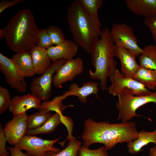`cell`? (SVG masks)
Segmentation results:
<instances>
[{
  "mask_svg": "<svg viewBox=\"0 0 156 156\" xmlns=\"http://www.w3.org/2000/svg\"><path fill=\"white\" fill-rule=\"evenodd\" d=\"M78 46L74 41L66 40L60 44L48 48L47 51L52 62L62 59L67 60L74 58L76 56Z\"/></svg>",
  "mask_w": 156,
  "mask_h": 156,
  "instance_id": "obj_14",
  "label": "cell"
},
{
  "mask_svg": "<svg viewBox=\"0 0 156 156\" xmlns=\"http://www.w3.org/2000/svg\"><path fill=\"white\" fill-rule=\"evenodd\" d=\"M107 150L104 146L91 150L83 146L79 148L77 156H109Z\"/></svg>",
  "mask_w": 156,
  "mask_h": 156,
  "instance_id": "obj_30",
  "label": "cell"
},
{
  "mask_svg": "<svg viewBox=\"0 0 156 156\" xmlns=\"http://www.w3.org/2000/svg\"><path fill=\"white\" fill-rule=\"evenodd\" d=\"M114 52L115 56L121 62V73L133 78L140 66L136 60V56L130 51L116 45Z\"/></svg>",
  "mask_w": 156,
  "mask_h": 156,
  "instance_id": "obj_16",
  "label": "cell"
},
{
  "mask_svg": "<svg viewBox=\"0 0 156 156\" xmlns=\"http://www.w3.org/2000/svg\"><path fill=\"white\" fill-rule=\"evenodd\" d=\"M127 8L133 14L148 18L156 16V0H125Z\"/></svg>",
  "mask_w": 156,
  "mask_h": 156,
  "instance_id": "obj_17",
  "label": "cell"
},
{
  "mask_svg": "<svg viewBox=\"0 0 156 156\" xmlns=\"http://www.w3.org/2000/svg\"><path fill=\"white\" fill-rule=\"evenodd\" d=\"M144 22L150 30L152 36L156 44V16L145 18Z\"/></svg>",
  "mask_w": 156,
  "mask_h": 156,
  "instance_id": "obj_33",
  "label": "cell"
},
{
  "mask_svg": "<svg viewBox=\"0 0 156 156\" xmlns=\"http://www.w3.org/2000/svg\"><path fill=\"white\" fill-rule=\"evenodd\" d=\"M41 104L40 100L29 93L12 98L9 110L13 115H19L26 113L27 110L32 108L39 110Z\"/></svg>",
  "mask_w": 156,
  "mask_h": 156,
  "instance_id": "obj_13",
  "label": "cell"
},
{
  "mask_svg": "<svg viewBox=\"0 0 156 156\" xmlns=\"http://www.w3.org/2000/svg\"><path fill=\"white\" fill-rule=\"evenodd\" d=\"M109 78L111 84L108 88V92L114 96L124 94L140 96L152 92L141 83L121 73L117 68L114 70Z\"/></svg>",
  "mask_w": 156,
  "mask_h": 156,
  "instance_id": "obj_6",
  "label": "cell"
},
{
  "mask_svg": "<svg viewBox=\"0 0 156 156\" xmlns=\"http://www.w3.org/2000/svg\"><path fill=\"white\" fill-rule=\"evenodd\" d=\"M0 70L10 86L20 93L25 92L27 85L25 77L12 60L0 53Z\"/></svg>",
  "mask_w": 156,
  "mask_h": 156,
  "instance_id": "obj_10",
  "label": "cell"
},
{
  "mask_svg": "<svg viewBox=\"0 0 156 156\" xmlns=\"http://www.w3.org/2000/svg\"><path fill=\"white\" fill-rule=\"evenodd\" d=\"M35 74H42L51 63L47 49L35 46L30 51Z\"/></svg>",
  "mask_w": 156,
  "mask_h": 156,
  "instance_id": "obj_18",
  "label": "cell"
},
{
  "mask_svg": "<svg viewBox=\"0 0 156 156\" xmlns=\"http://www.w3.org/2000/svg\"><path fill=\"white\" fill-rule=\"evenodd\" d=\"M133 78L144 85L149 90L156 88V70L144 68L140 65Z\"/></svg>",
  "mask_w": 156,
  "mask_h": 156,
  "instance_id": "obj_21",
  "label": "cell"
},
{
  "mask_svg": "<svg viewBox=\"0 0 156 156\" xmlns=\"http://www.w3.org/2000/svg\"><path fill=\"white\" fill-rule=\"evenodd\" d=\"M28 117L26 113L13 115L4 129L7 142L10 144L15 145L25 135L27 131Z\"/></svg>",
  "mask_w": 156,
  "mask_h": 156,
  "instance_id": "obj_12",
  "label": "cell"
},
{
  "mask_svg": "<svg viewBox=\"0 0 156 156\" xmlns=\"http://www.w3.org/2000/svg\"><path fill=\"white\" fill-rule=\"evenodd\" d=\"M23 0L3 1L0 2V14L5 9L13 7L22 2Z\"/></svg>",
  "mask_w": 156,
  "mask_h": 156,
  "instance_id": "obj_34",
  "label": "cell"
},
{
  "mask_svg": "<svg viewBox=\"0 0 156 156\" xmlns=\"http://www.w3.org/2000/svg\"><path fill=\"white\" fill-rule=\"evenodd\" d=\"M82 135L83 146L88 148L92 144H104L108 150L118 143H129L137 139L139 132L134 122L110 123L96 122L88 118L84 123Z\"/></svg>",
  "mask_w": 156,
  "mask_h": 156,
  "instance_id": "obj_1",
  "label": "cell"
},
{
  "mask_svg": "<svg viewBox=\"0 0 156 156\" xmlns=\"http://www.w3.org/2000/svg\"><path fill=\"white\" fill-rule=\"evenodd\" d=\"M7 141L5 137L4 129L2 125L0 124V156H10L9 153L6 148Z\"/></svg>",
  "mask_w": 156,
  "mask_h": 156,
  "instance_id": "obj_32",
  "label": "cell"
},
{
  "mask_svg": "<svg viewBox=\"0 0 156 156\" xmlns=\"http://www.w3.org/2000/svg\"><path fill=\"white\" fill-rule=\"evenodd\" d=\"M39 30L31 10L25 8L18 10L0 29V37L16 53L30 52L36 46Z\"/></svg>",
  "mask_w": 156,
  "mask_h": 156,
  "instance_id": "obj_2",
  "label": "cell"
},
{
  "mask_svg": "<svg viewBox=\"0 0 156 156\" xmlns=\"http://www.w3.org/2000/svg\"><path fill=\"white\" fill-rule=\"evenodd\" d=\"M11 59L25 77H30L36 74L29 52L16 53Z\"/></svg>",
  "mask_w": 156,
  "mask_h": 156,
  "instance_id": "obj_19",
  "label": "cell"
},
{
  "mask_svg": "<svg viewBox=\"0 0 156 156\" xmlns=\"http://www.w3.org/2000/svg\"><path fill=\"white\" fill-rule=\"evenodd\" d=\"M66 60L62 59L52 62L48 69L31 82V94L40 100L48 101L50 98L54 75Z\"/></svg>",
  "mask_w": 156,
  "mask_h": 156,
  "instance_id": "obj_7",
  "label": "cell"
},
{
  "mask_svg": "<svg viewBox=\"0 0 156 156\" xmlns=\"http://www.w3.org/2000/svg\"><path fill=\"white\" fill-rule=\"evenodd\" d=\"M84 10L99 27L101 24L98 14L99 10L103 6L102 0H78Z\"/></svg>",
  "mask_w": 156,
  "mask_h": 156,
  "instance_id": "obj_24",
  "label": "cell"
},
{
  "mask_svg": "<svg viewBox=\"0 0 156 156\" xmlns=\"http://www.w3.org/2000/svg\"><path fill=\"white\" fill-rule=\"evenodd\" d=\"M99 86L98 83L92 81L84 83L81 87L77 83H74L70 85L68 91L60 96L62 100L69 96H76L81 102L85 103L87 101V97L91 94H94L99 98Z\"/></svg>",
  "mask_w": 156,
  "mask_h": 156,
  "instance_id": "obj_15",
  "label": "cell"
},
{
  "mask_svg": "<svg viewBox=\"0 0 156 156\" xmlns=\"http://www.w3.org/2000/svg\"><path fill=\"white\" fill-rule=\"evenodd\" d=\"M8 90L1 86H0V114L3 113L9 107L11 101Z\"/></svg>",
  "mask_w": 156,
  "mask_h": 156,
  "instance_id": "obj_31",
  "label": "cell"
},
{
  "mask_svg": "<svg viewBox=\"0 0 156 156\" xmlns=\"http://www.w3.org/2000/svg\"><path fill=\"white\" fill-rule=\"evenodd\" d=\"M110 34L116 45L124 48L131 52L136 56H140L142 50L138 44V41L133 28L125 23H113Z\"/></svg>",
  "mask_w": 156,
  "mask_h": 156,
  "instance_id": "obj_8",
  "label": "cell"
},
{
  "mask_svg": "<svg viewBox=\"0 0 156 156\" xmlns=\"http://www.w3.org/2000/svg\"><path fill=\"white\" fill-rule=\"evenodd\" d=\"M149 156H156V144L150 149Z\"/></svg>",
  "mask_w": 156,
  "mask_h": 156,
  "instance_id": "obj_36",
  "label": "cell"
},
{
  "mask_svg": "<svg viewBox=\"0 0 156 156\" xmlns=\"http://www.w3.org/2000/svg\"><path fill=\"white\" fill-rule=\"evenodd\" d=\"M150 143L156 144V129L151 132L144 130L139 132L138 138L127 143L128 152L132 154H138L142 148Z\"/></svg>",
  "mask_w": 156,
  "mask_h": 156,
  "instance_id": "obj_20",
  "label": "cell"
},
{
  "mask_svg": "<svg viewBox=\"0 0 156 156\" xmlns=\"http://www.w3.org/2000/svg\"><path fill=\"white\" fill-rule=\"evenodd\" d=\"M118 97L115 105L119 111L117 119L122 122H128L135 117L143 116L136 113V110L140 107L150 103H156V90L146 95L124 94Z\"/></svg>",
  "mask_w": 156,
  "mask_h": 156,
  "instance_id": "obj_5",
  "label": "cell"
},
{
  "mask_svg": "<svg viewBox=\"0 0 156 156\" xmlns=\"http://www.w3.org/2000/svg\"><path fill=\"white\" fill-rule=\"evenodd\" d=\"M81 144V141L74 137L69 139L68 146L61 151L57 153L49 151L47 152L46 156H77Z\"/></svg>",
  "mask_w": 156,
  "mask_h": 156,
  "instance_id": "obj_26",
  "label": "cell"
},
{
  "mask_svg": "<svg viewBox=\"0 0 156 156\" xmlns=\"http://www.w3.org/2000/svg\"><path fill=\"white\" fill-rule=\"evenodd\" d=\"M44 140L33 135H25L15 145L21 150L26 151L25 153L29 156H46L47 152L56 153L60 149L53 145L60 139Z\"/></svg>",
  "mask_w": 156,
  "mask_h": 156,
  "instance_id": "obj_9",
  "label": "cell"
},
{
  "mask_svg": "<svg viewBox=\"0 0 156 156\" xmlns=\"http://www.w3.org/2000/svg\"><path fill=\"white\" fill-rule=\"evenodd\" d=\"M62 101L60 96L55 97L51 101H44L41 104L39 109H46L49 111L62 113L67 107L62 104Z\"/></svg>",
  "mask_w": 156,
  "mask_h": 156,
  "instance_id": "obj_27",
  "label": "cell"
},
{
  "mask_svg": "<svg viewBox=\"0 0 156 156\" xmlns=\"http://www.w3.org/2000/svg\"><path fill=\"white\" fill-rule=\"evenodd\" d=\"M53 45L47 29L39 30L37 35L36 46L47 49Z\"/></svg>",
  "mask_w": 156,
  "mask_h": 156,
  "instance_id": "obj_29",
  "label": "cell"
},
{
  "mask_svg": "<svg viewBox=\"0 0 156 156\" xmlns=\"http://www.w3.org/2000/svg\"><path fill=\"white\" fill-rule=\"evenodd\" d=\"M139 57L140 65L144 68L156 70V45L149 44L142 49Z\"/></svg>",
  "mask_w": 156,
  "mask_h": 156,
  "instance_id": "obj_23",
  "label": "cell"
},
{
  "mask_svg": "<svg viewBox=\"0 0 156 156\" xmlns=\"http://www.w3.org/2000/svg\"><path fill=\"white\" fill-rule=\"evenodd\" d=\"M66 19L73 41L86 52L90 53L100 38L101 27L89 17L78 0L73 1L67 8Z\"/></svg>",
  "mask_w": 156,
  "mask_h": 156,
  "instance_id": "obj_3",
  "label": "cell"
},
{
  "mask_svg": "<svg viewBox=\"0 0 156 156\" xmlns=\"http://www.w3.org/2000/svg\"><path fill=\"white\" fill-rule=\"evenodd\" d=\"M46 109H40L39 111L28 117L27 131L38 128L42 126L51 115Z\"/></svg>",
  "mask_w": 156,
  "mask_h": 156,
  "instance_id": "obj_25",
  "label": "cell"
},
{
  "mask_svg": "<svg viewBox=\"0 0 156 156\" xmlns=\"http://www.w3.org/2000/svg\"><path fill=\"white\" fill-rule=\"evenodd\" d=\"M84 69L83 59L78 57L66 61L60 67L54 75L53 83L57 88L68 81H72L77 76L81 75Z\"/></svg>",
  "mask_w": 156,
  "mask_h": 156,
  "instance_id": "obj_11",
  "label": "cell"
},
{
  "mask_svg": "<svg viewBox=\"0 0 156 156\" xmlns=\"http://www.w3.org/2000/svg\"><path fill=\"white\" fill-rule=\"evenodd\" d=\"M63 114L58 112L51 115L49 119L41 127L27 131V135H33L40 134L49 133L54 131L56 127L62 123Z\"/></svg>",
  "mask_w": 156,
  "mask_h": 156,
  "instance_id": "obj_22",
  "label": "cell"
},
{
  "mask_svg": "<svg viewBox=\"0 0 156 156\" xmlns=\"http://www.w3.org/2000/svg\"><path fill=\"white\" fill-rule=\"evenodd\" d=\"M115 44L108 28L101 31L100 38L92 46L90 53L91 64L95 70H89V77L100 81L101 89H107V80L109 75L117 68L114 58Z\"/></svg>",
  "mask_w": 156,
  "mask_h": 156,
  "instance_id": "obj_4",
  "label": "cell"
},
{
  "mask_svg": "<svg viewBox=\"0 0 156 156\" xmlns=\"http://www.w3.org/2000/svg\"><path fill=\"white\" fill-rule=\"evenodd\" d=\"M7 148L10 152L11 156H29L22 152L16 145L13 147H8Z\"/></svg>",
  "mask_w": 156,
  "mask_h": 156,
  "instance_id": "obj_35",
  "label": "cell"
},
{
  "mask_svg": "<svg viewBox=\"0 0 156 156\" xmlns=\"http://www.w3.org/2000/svg\"><path fill=\"white\" fill-rule=\"evenodd\" d=\"M53 45H56L64 42L65 39L64 34L58 26L53 25L46 28Z\"/></svg>",
  "mask_w": 156,
  "mask_h": 156,
  "instance_id": "obj_28",
  "label": "cell"
}]
</instances>
